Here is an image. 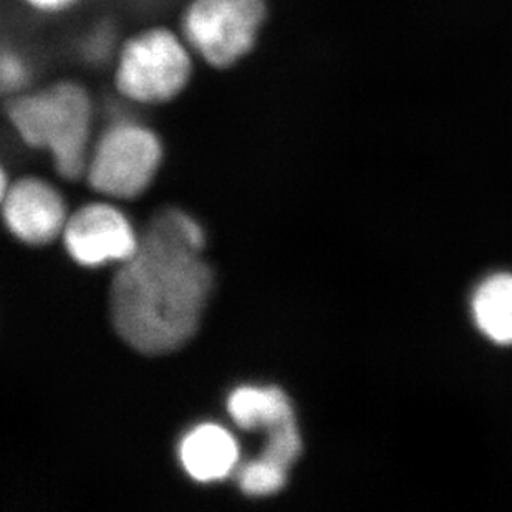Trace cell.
I'll return each instance as SVG.
<instances>
[{
  "label": "cell",
  "mask_w": 512,
  "mask_h": 512,
  "mask_svg": "<svg viewBox=\"0 0 512 512\" xmlns=\"http://www.w3.org/2000/svg\"><path fill=\"white\" fill-rule=\"evenodd\" d=\"M138 239L128 219L107 204H88L63 229L68 254L85 267L125 262L136 251Z\"/></svg>",
  "instance_id": "6"
},
{
  "label": "cell",
  "mask_w": 512,
  "mask_h": 512,
  "mask_svg": "<svg viewBox=\"0 0 512 512\" xmlns=\"http://www.w3.org/2000/svg\"><path fill=\"white\" fill-rule=\"evenodd\" d=\"M184 471L198 483H216L228 478L239 463V446L221 426H198L184 436L179 446Z\"/></svg>",
  "instance_id": "8"
},
{
  "label": "cell",
  "mask_w": 512,
  "mask_h": 512,
  "mask_svg": "<svg viewBox=\"0 0 512 512\" xmlns=\"http://www.w3.org/2000/svg\"><path fill=\"white\" fill-rule=\"evenodd\" d=\"M161 143L145 126L120 123L100 138L87 165L88 184L112 198L140 196L160 168Z\"/></svg>",
  "instance_id": "5"
},
{
  "label": "cell",
  "mask_w": 512,
  "mask_h": 512,
  "mask_svg": "<svg viewBox=\"0 0 512 512\" xmlns=\"http://www.w3.org/2000/svg\"><path fill=\"white\" fill-rule=\"evenodd\" d=\"M237 479H239V488L242 493L251 498H262V496L279 493L285 486L287 473L256 458L246 466H242Z\"/></svg>",
  "instance_id": "12"
},
{
  "label": "cell",
  "mask_w": 512,
  "mask_h": 512,
  "mask_svg": "<svg viewBox=\"0 0 512 512\" xmlns=\"http://www.w3.org/2000/svg\"><path fill=\"white\" fill-rule=\"evenodd\" d=\"M191 77V57L166 29L146 30L126 42L116 68V88L141 103L173 100Z\"/></svg>",
  "instance_id": "3"
},
{
  "label": "cell",
  "mask_w": 512,
  "mask_h": 512,
  "mask_svg": "<svg viewBox=\"0 0 512 512\" xmlns=\"http://www.w3.org/2000/svg\"><path fill=\"white\" fill-rule=\"evenodd\" d=\"M30 5L42 10L65 9L67 5L72 4L73 0H27Z\"/></svg>",
  "instance_id": "14"
},
{
  "label": "cell",
  "mask_w": 512,
  "mask_h": 512,
  "mask_svg": "<svg viewBox=\"0 0 512 512\" xmlns=\"http://www.w3.org/2000/svg\"><path fill=\"white\" fill-rule=\"evenodd\" d=\"M228 411L239 428L246 431L276 430L295 421L294 406L277 387L237 388L228 400Z\"/></svg>",
  "instance_id": "9"
},
{
  "label": "cell",
  "mask_w": 512,
  "mask_h": 512,
  "mask_svg": "<svg viewBox=\"0 0 512 512\" xmlns=\"http://www.w3.org/2000/svg\"><path fill=\"white\" fill-rule=\"evenodd\" d=\"M7 115L27 145L49 151L62 178L87 173L92 102L85 88L62 82L27 93L9 103Z\"/></svg>",
  "instance_id": "2"
},
{
  "label": "cell",
  "mask_w": 512,
  "mask_h": 512,
  "mask_svg": "<svg viewBox=\"0 0 512 512\" xmlns=\"http://www.w3.org/2000/svg\"><path fill=\"white\" fill-rule=\"evenodd\" d=\"M2 201L7 228L25 244H49L67 224L62 196L42 179H20Z\"/></svg>",
  "instance_id": "7"
},
{
  "label": "cell",
  "mask_w": 512,
  "mask_h": 512,
  "mask_svg": "<svg viewBox=\"0 0 512 512\" xmlns=\"http://www.w3.org/2000/svg\"><path fill=\"white\" fill-rule=\"evenodd\" d=\"M0 78H2V88L7 90H19L27 80V68L17 55L5 52L0 62Z\"/></svg>",
  "instance_id": "13"
},
{
  "label": "cell",
  "mask_w": 512,
  "mask_h": 512,
  "mask_svg": "<svg viewBox=\"0 0 512 512\" xmlns=\"http://www.w3.org/2000/svg\"><path fill=\"white\" fill-rule=\"evenodd\" d=\"M266 14V0H193L184 39L209 65L228 68L251 52Z\"/></svg>",
  "instance_id": "4"
},
{
  "label": "cell",
  "mask_w": 512,
  "mask_h": 512,
  "mask_svg": "<svg viewBox=\"0 0 512 512\" xmlns=\"http://www.w3.org/2000/svg\"><path fill=\"white\" fill-rule=\"evenodd\" d=\"M478 329L499 345H512V274H496L479 285L473 297Z\"/></svg>",
  "instance_id": "10"
},
{
  "label": "cell",
  "mask_w": 512,
  "mask_h": 512,
  "mask_svg": "<svg viewBox=\"0 0 512 512\" xmlns=\"http://www.w3.org/2000/svg\"><path fill=\"white\" fill-rule=\"evenodd\" d=\"M300 455H302V438H300L297 423L290 421L287 425L269 431L266 448L262 450L259 459L282 469L284 473H289L292 464L300 458Z\"/></svg>",
  "instance_id": "11"
},
{
  "label": "cell",
  "mask_w": 512,
  "mask_h": 512,
  "mask_svg": "<svg viewBox=\"0 0 512 512\" xmlns=\"http://www.w3.org/2000/svg\"><path fill=\"white\" fill-rule=\"evenodd\" d=\"M203 229L188 214L168 209L151 221L136 251L112 282V319L123 342L143 355L183 347L199 327L213 290L203 261Z\"/></svg>",
  "instance_id": "1"
}]
</instances>
